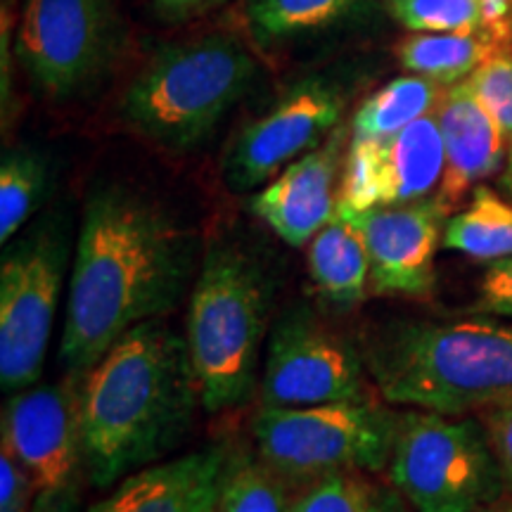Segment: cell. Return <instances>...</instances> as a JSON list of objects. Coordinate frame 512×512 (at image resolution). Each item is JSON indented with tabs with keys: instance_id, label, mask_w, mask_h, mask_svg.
Instances as JSON below:
<instances>
[{
	"instance_id": "13",
	"label": "cell",
	"mask_w": 512,
	"mask_h": 512,
	"mask_svg": "<svg viewBox=\"0 0 512 512\" xmlns=\"http://www.w3.org/2000/svg\"><path fill=\"white\" fill-rule=\"evenodd\" d=\"M444 171L446 147L434 114L392 136H351L337 207L366 211L425 200L441 185Z\"/></svg>"
},
{
	"instance_id": "3",
	"label": "cell",
	"mask_w": 512,
	"mask_h": 512,
	"mask_svg": "<svg viewBox=\"0 0 512 512\" xmlns=\"http://www.w3.org/2000/svg\"><path fill=\"white\" fill-rule=\"evenodd\" d=\"M384 401L460 415L512 396V323L396 320L363 347Z\"/></svg>"
},
{
	"instance_id": "19",
	"label": "cell",
	"mask_w": 512,
	"mask_h": 512,
	"mask_svg": "<svg viewBox=\"0 0 512 512\" xmlns=\"http://www.w3.org/2000/svg\"><path fill=\"white\" fill-rule=\"evenodd\" d=\"M444 247L477 261L512 256V202L496 190L477 185L470 204L446 221Z\"/></svg>"
},
{
	"instance_id": "14",
	"label": "cell",
	"mask_w": 512,
	"mask_h": 512,
	"mask_svg": "<svg viewBox=\"0 0 512 512\" xmlns=\"http://www.w3.org/2000/svg\"><path fill=\"white\" fill-rule=\"evenodd\" d=\"M366 242L370 285L382 297H422L434 285V259L444 245L448 204L425 197L396 207L339 209Z\"/></svg>"
},
{
	"instance_id": "5",
	"label": "cell",
	"mask_w": 512,
	"mask_h": 512,
	"mask_svg": "<svg viewBox=\"0 0 512 512\" xmlns=\"http://www.w3.org/2000/svg\"><path fill=\"white\" fill-rule=\"evenodd\" d=\"M259 64L233 36L211 34L159 48L128 83L119 114L126 126L171 152L209 140L245 95Z\"/></svg>"
},
{
	"instance_id": "30",
	"label": "cell",
	"mask_w": 512,
	"mask_h": 512,
	"mask_svg": "<svg viewBox=\"0 0 512 512\" xmlns=\"http://www.w3.org/2000/svg\"><path fill=\"white\" fill-rule=\"evenodd\" d=\"M486 432H489L505 484L512 489V396L491 406L486 415Z\"/></svg>"
},
{
	"instance_id": "21",
	"label": "cell",
	"mask_w": 512,
	"mask_h": 512,
	"mask_svg": "<svg viewBox=\"0 0 512 512\" xmlns=\"http://www.w3.org/2000/svg\"><path fill=\"white\" fill-rule=\"evenodd\" d=\"M50 159L36 147L19 145L0 162V242L8 245L50 197Z\"/></svg>"
},
{
	"instance_id": "34",
	"label": "cell",
	"mask_w": 512,
	"mask_h": 512,
	"mask_svg": "<svg viewBox=\"0 0 512 512\" xmlns=\"http://www.w3.org/2000/svg\"><path fill=\"white\" fill-rule=\"evenodd\" d=\"M501 188L505 190V195L512 200V143H510V150H508V164H505V171L501 176Z\"/></svg>"
},
{
	"instance_id": "28",
	"label": "cell",
	"mask_w": 512,
	"mask_h": 512,
	"mask_svg": "<svg viewBox=\"0 0 512 512\" xmlns=\"http://www.w3.org/2000/svg\"><path fill=\"white\" fill-rule=\"evenodd\" d=\"M36 482L15 451L0 444V512H31L36 503Z\"/></svg>"
},
{
	"instance_id": "9",
	"label": "cell",
	"mask_w": 512,
	"mask_h": 512,
	"mask_svg": "<svg viewBox=\"0 0 512 512\" xmlns=\"http://www.w3.org/2000/svg\"><path fill=\"white\" fill-rule=\"evenodd\" d=\"M363 349L313 311L297 304L275 318L259 380L261 406L304 408L368 401Z\"/></svg>"
},
{
	"instance_id": "4",
	"label": "cell",
	"mask_w": 512,
	"mask_h": 512,
	"mask_svg": "<svg viewBox=\"0 0 512 512\" xmlns=\"http://www.w3.org/2000/svg\"><path fill=\"white\" fill-rule=\"evenodd\" d=\"M190 287L185 339L209 413L233 411L252 399L261 351L271 332L275 278L249 247L214 242Z\"/></svg>"
},
{
	"instance_id": "25",
	"label": "cell",
	"mask_w": 512,
	"mask_h": 512,
	"mask_svg": "<svg viewBox=\"0 0 512 512\" xmlns=\"http://www.w3.org/2000/svg\"><path fill=\"white\" fill-rule=\"evenodd\" d=\"M292 486L271 465L247 453H235L219 512H292Z\"/></svg>"
},
{
	"instance_id": "32",
	"label": "cell",
	"mask_w": 512,
	"mask_h": 512,
	"mask_svg": "<svg viewBox=\"0 0 512 512\" xmlns=\"http://www.w3.org/2000/svg\"><path fill=\"white\" fill-rule=\"evenodd\" d=\"M482 5V27L494 41H503L512 19V0H479Z\"/></svg>"
},
{
	"instance_id": "17",
	"label": "cell",
	"mask_w": 512,
	"mask_h": 512,
	"mask_svg": "<svg viewBox=\"0 0 512 512\" xmlns=\"http://www.w3.org/2000/svg\"><path fill=\"white\" fill-rule=\"evenodd\" d=\"M434 117L446 147V171L439 197L451 207L467 190L501 169L508 140L467 81L453 83L441 95Z\"/></svg>"
},
{
	"instance_id": "1",
	"label": "cell",
	"mask_w": 512,
	"mask_h": 512,
	"mask_svg": "<svg viewBox=\"0 0 512 512\" xmlns=\"http://www.w3.org/2000/svg\"><path fill=\"white\" fill-rule=\"evenodd\" d=\"M197 242L169 211L124 185L83 204L67 287L60 363L83 377L128 330L174 311L190 287Z\"/></svg>"
},
{
	"instance_id": "2",
	"label": "cell",
	"mask_w": 512,
	"mask_h": 512,
	"mask_svg": "<svg viewBox=\"0 0 512 512\" xmlns=\"http://www.w3.org/2000/svg\"><path fill=\"white\" fill-rule=\"evenodd\" d=\"M202 406L188 339L162 318L128 330L81 377V439L95 489L159 463Z\"/></svg>"
},
{
	"instance_id": "29",
	"label": "cell",
	"mask_w": 512,
	"mask_h": 512,
	"mask_svg": "<svg viewBox=\"0 0 512 512\" xmlns=\"http://www.w3.org/2000/svg\"><path fill=\"white\" fill-rule=\"evenodd\" d=\"M477 309L512 320V256L491 261L479 283Z\"/></svg>"
},
{
	"instance_id": "12",
	"label": "cell",
	"mask_w": 512,
	"mask_h": 512,
	"mask_svg": "<svg viewBox=\"0 0 512 512\" xmlns=\"http://www.w3.org/2000/svg\"><path fill=\"white\" fill-rule=\"evenodd\" d=\"M5 441L27 467L38 494L81 491L86 477L81 439V377L31 384L12 392L0 418Z\"/></svg>"
},
{
	"instance_id": "22",
	"label": "cell",
	"mask_w": 512,
	"mask_h": 512,
	"mask_svg": "<svg viewBox=\"0 0 512 512\" xmlns=\"http://www.w3.org/2000/svg\"><path fill=\"white\" fill-rule=\"evenodd\" d=\"M439 83L427 76H399L368 95L351 119V136L384 138L411 126L439 102Z\"/></svg>"
},
{
	"instance_id": "23",
	"label": "cell",
	"mask_w": 512,
	"mask_h": 512,
	"mask_svg": "<svg viewBox=\"0 0 512 512\" xmlns=\"http://www.w3.org/2000/svg\"><path fill=\"white\" fill-rule=\"evenodd\" d=\"M401 491L366 477V472H337L304 486L292 512H408Z\"/></svg>"
},
{
	"instance_id": "8",
	"label": "cell",
	"mask_w": 512,
	"mask_h": 512,
	"mask_svg": "<svg viewBox=\"0 0 512 512\" xmlns=\"http://www.w3.org/2000/svg\"><path fill=\"white\" fill-rule=\"evenodd\" d=\"M389 475L415 512H477L508 486L486 427L434 411L403 415Z\"/></svg>"
},
{
	"instance_id": "20",
	"label": "cell",
	"mask_w": 512,
	"mask_h": 512,
	"mask_svg": "<svg viewBox=\"0 0 512 512\" xmlns=\"http://www.w3.org/2000/svg\"><path fill=\"white\" fill-rule=\"evenodd\" d=\"M498 41L489 34H415L396 46V57L411 74L427 76L439 86H453L467 79Z\"/></svg>"
},
{
	"instance_id": "33",
	"label": "cell",
	"mask_w": 512,
	"mask_h": 512,
	"mask_svg": "<svg viewBox=\"0 0 512 512\" xmlns=\"http://www.w3.org/2000/svg\"><path fill=\"white\" fill-rule=\"evenodd\" d=\"M81 491L67 494H36V503L31 512H79Z\"/></svg>"
},
{
	"instance_id": "27",
	"label": "cell",
	"mask_w": 512,
	"mask_h": 512,
	"mask_svg": "<svg viewBox=\"0 0 512 512\" xmlns=\"http://www.w3.org/2000/svg\"><path fill=\"white\" fill-rule=\"evenodd\" d=\"M465 81L512 143V55L494 50Z\"/></svg>"
},
{
	"instance_id": "7",
	"label": "cell",
	"mask_w": 512,
	"mask_h": 512,
	"mask_svg": "<svg viewBox=\"0 0 512 512\" xmlns=\"http://www.w3.org/2000/svg\"><path fill=\"white\" fill-rule=\"evenodd\" d=\"M76 238L64 216H43L3 245L0 259V384H38L50 335L69 287Z\"/></svg>"
},
{
	"instance_id": "16",
	"label": "cell",
	"mask_w": 512,
	"mask_h": 512,
	"mask_svg": "<svg viewBox=\"0 0 512 512\" xmlns=\"http://www.w3.org/2000/svg\"><path fill=\"white\" fill-rule=\"evenodd\" d=\"M235 451L209 444L121 479L86 512H219Z\"/></svg>"
},
{
	"instance_id": "18",
	"label": "cell",
	"mask_w": 512,
	"mask_h": 512,
	"mask_svg": "<svg viewBox=\"0 0 512 512\" xmlns=\"http://www.w3.org/2000/svg\"><path fill=\"white\" fill-rule=\"evenodd\" d=\"M306 266L320 297L328 304H361L368 294L370 259L366 242L354 223L335 214L328 226L309 242Z\"/></svg>"
},
{
	"instance_id": "10",
	"label": "cell",
	"mask_w": 512,
	"mask_h": 512,
	"mask_svg": "<svg viewBox=\"0 0 512 512\" xmlns=\"http://www.w3.org/2000/svg\"><path fill=\"white\" fill-rule=\"evenodd\" d=\"M117 50L112 0H24L15 53L31 83L53 100L91 91Z\"/></svg>"
},
{
	"instance_id": "35",
	"label": "cell",
	"mask_w": 512,
	"mask_h": 512,
	"mask_svg": "<svg viewBox=\"0 0 512 512\" xmlns=\"http://www.w3.org/2000/svg\"><path fill=\"white\" fill-rule=\"evenodd\" d=\"M477 512H512V505H503V508H482Z\"/></svg>"
},
{
	"instance_id": "31",
	"label": "cell",
	"mask_w": 512,
	"mask_h": 512,
	"mask_svg": "<svg viewBox=\"0 0 512 512\" xmlns=\"http://www.w3.org/2000/svg\"><path fill=\"white\" fill-rule=\"evenodd\" d=\"M152 3L164 22H188L192 17L221 8L228 0H152Z\"/></svg>"
},
{
	"instance_id": "11",
	"label": "cell",
	"mask_w": 512,
	"mask_h": 512,
	"mask_svg": "<svg viewBox=\"0 0 512 512\" xmlns=\"http://www.w3.org/2000/svg\"><path fill=\"white\" fill-rule=\"evenodd\" d=\"M347 95L335 81L304 79L242 128L223 159V178L233 192L273 181L285 166L316 150L342 126Z\"/></svg>"
},
{
	"instance_id": "26",
	"label": "cell",
	"mask_w": 512,
	"mask_h": 512,
	"mask_svg": "<svg viewBox=\"0 0 512 512\" xmlns=\"http://www.w3.org/2000/svg\"><path fill=\"white\" fill-rule=\"evenodd\" d=\"M387 10L401 27L420 34L484 31L479 0H389Z\"/></svg>"
},
{
	"instance_id": "15",
	"label": "cell",
	"mask_w": 512,
	"mask_h": 512,
	"mask_svg": "<svg viewBox=\"0 0 512 512\" xmlns=\"http://www.w3.org/2000/svg\"><path fill=\"white\" fill-rule=\"evenodd\" d=\"M347 126H337L323 145L285 166L249 200V211L266 223L285 245L309 242L335 219L337 178L347 157Z\"/></svg>"
},
{
	"instance_id": "24",
	"label": "cell",
	"mask_w": 512,
	"mask_h": 512,
	"mask_svg": "<svg viewBox=\"0 0 512 512\" xmlns=\"http://www.w3.org/2000/svg\"><path fill=\"white\" fill-rule=\"evenodd\" d=\"M358 5V0H247V27L259 43L330 27Z\"/></svg>"
},
{
	"instance_id": "6",
	"label": "cell",
	"mask_w": 512,
	"mask_h": 512,
	"mask_svg": "<svg viewBox=\"0 0 512 512\" xmlns=\"http://www.w3.org/2000/svg\"><path fill=\"white\" fill-rule=\"evenodd\" d=\"M401 418L368 401L268 408L252 420L256 451L290 486L337 472H382L392 460Z\"/></svg>"
}]
</instances>
